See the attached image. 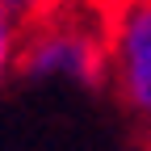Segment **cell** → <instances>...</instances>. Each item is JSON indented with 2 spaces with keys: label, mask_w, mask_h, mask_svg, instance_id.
Wrapping results in <instances>:
<instances>
[{
  "label": "cell",
  "mask_w": 151,
  "mask_h": 151,
  "mask_svg": "<svg viewBox=\"0 0 151 151\" xmlns=\"http://www.w3.org/2000/svg\"><path fill=\"white\" fill-rule=\"evenodd\" d=\"M17 71L34 80H71V84H105L109 80V25L105 17L76 13H38L21 34Z\"/></svg>",
  "instance_id": "1"
},
{
  "label": "cell",
  "mask_w": 151,
  "mask_h": 151,
  "mask_svg": "<svg viewBox=\"0 0 151 151\" xmlns=\"http://www.w3.org/2000/svg\"><path fill=\"white\" fill-rule=\"evenodd\" d=\"M109 25V84L151 143V0H122Z\"/></svg>",
  "instance_id": "2"
},
{
  "label": "cell",
  "mask_w": 151,
  "mask_h": 151,
  "mask_svg": "<svg viewBox=\"0 0 151 151\" xmlns=\"http://www.w3.org/2000/svg\"><path fill=\"white\" fill-rule=\"evenodd\" d=\"M21 17H17L4 0H0V84L9 80V71L17 67V59H21Z\"/></svg>",
  "instance_id": "3"
}]
</instances>
